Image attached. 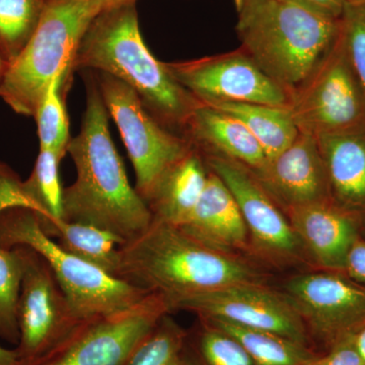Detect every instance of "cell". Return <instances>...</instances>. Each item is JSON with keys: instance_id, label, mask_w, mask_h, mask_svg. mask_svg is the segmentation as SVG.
<instances>
[{"instance_id": "obj_1", "label": "cell", "mask_w": 365, "mask_h": 365, "mask_svg": "<svg viewBox=\"0 0 365 365\" xmlns=\"http://www.w3.org/2000/svg\"><path fill=\"white\" fill-rule=\"evenodd\" d=\"M83 71L85 114L81 131L71 138L67 150L76 165V179L63 189L62 218L102 228L125 244L148 230L153 215L135 187L131 186L113 143L109 113L96 72Z\"/></svg>"}, {"instance_id": "obj_2", "label": "cell", "mask_w": 365, "mask_h": 365, "mask_svg": "<svg viewBox=\"0 0 365 365\" xmlns=\"http://www.w3.org/2000/svg\"><path fill=\"white\" fill-rule=\"evenodd\" d=\"M119 252L118 279L160 295L170 312L199 295L264 280L258 269L237 255L209 248L181 227L158 220Z\"/></svg>"}, {"instance_id": "obj_3", "label": "cell", "mask_w": 365, "mask_h": 365, "mask_svg": "<svg viewBox=\"0 0 365 365\" xmlns=\"http://www.w3.org/2000/svg\"><path fill=\"white\" fill-rule=\"evenodd\" d=\"M74 71L104 72L123 81L160 124L181 135L201 104L148 50L135 1L106 9L93 19L79 44Z\"/></svg>"}, {"instance_id": "obj_4", "label": "cell", "mask_w": 365, "mask_h": 365, "mask_svg": "<svg viewBox=\"0 0 365 365\" xmlns=\"http://www.w3.org/2000/svg\"><path fill=\"white\" fill-rule=\"evenodd\" d=\"M237 32L242 51L294 93L332 47L340 19L294 0H242Z\"/></svg>"}, {"instance_id": "obj_5", "label": "cell", "mask_w": 365, "mask_h": 365, "mask_svg": "<svg viewBox=\"0 0 365 365\" xmlns=\"http://www.w3.org/2000/svg\"><path fill=\"white\" fill-rule=\"evenodd\" d=\"M100 14L91 0H48L32 37L6 66L0 98L16 114L34 117L53 79L72 81L79 44Z\"/></svg>"}, {"instance_id": "obj_6", "label": "cell", "mask_w": 365, "mask_h": 365, "mask_svg": "<svg viewBox=\"0 0 365 365\" xmlns=\"http://www.w3.org/2000/svg\"><path fill=\"white\" fill-rule=\"evenodd\" d=\"M0 246H28L44 257L81 319L123 311L150 294L60 248L29 208L9 209L0 216Z\"/></svg>"}, {"instance_id": "obj_7", "label": "cell", "mask_w": 365, "mask_h": 365, "mask_svg": "<svg viewBox=\"0 0 365 365\" xmlns=\"http://www.w3.org/2000/svg\"><path fill=\"white\" fill-rule=\"evenodd\" d=\"M289 111L299 132L314 137L365 132V95L340 30L313 73L292 93Z\"/></svg>"}, {"instance_id": "obj_8", "label": "cell", "mask_w": 365, "mask_h": 365, "mask_svg": "<svg viewBox=\"0 0 365 365\" xmlns=\"http://www.w3.org/2000/svg\"><path fill=\"white\" fill-rule=\"evenodd\" d=\"M96 76L133 165L137 193L145 202L160 178L188 155L193 145L186 137L160 124L130 86L104 72H96Z\"/></svg>"}, {"instance_id": "obj_9", "label": "cell", "mask_w": 365, "mask_h": 365, "mask_svg": "<svg viewBox=\"0 0 365 365\" xmlns=\"http://www.w3.org/2000/svg\"><path fill=\"white\" fill-rule=\"evenodd\" d=\"M170 313L162 297L150 294L123 311L83 319L54 349L24 365H125L137 344Z\"/></svg>"}, {"instance_id": "obj_10", "label": "cell", "mask_w": 365, "mask_h": 365, "mask_svg": "<svg viewBox=\"0 0 365 365\" xmlns=\"http://www.w3.org/2000/svg\"><path fill=\"white\" fill-rule=\"evenodd\" d=\"M20 247L24 271L18 302L20 340L14 351L21 365L42 359L83 321L51 267L37 251Z\"/></svg>"}, {"instance_id": "obj_11", "label": "cell", "mask_w": 365, "mask_h": 365, "mask_svg": "<svg viewBox=\"0 0 365 365\" xmlns=\"http://www.w3.org/2000/svg\"><path fill=\"white\" fill-rule=\"evenodd\" d=\"M284 294L312 339L327 351L365 325V287L333 271L300 274L287 281Z\"/></svg>"}, {"instance_id": "obj_12", "label": "cell", "mask_w": 365, "mask_h": 365, "mask_svg": "<svg viewBox=\"0 0 365 365\" xmlns=\"http://www.w3.org/2000/svg\"><path fill=\"white\" fill-rule=\"evenodd\" d=\"M165 66L178 83L204 105L239 102L289 109L292 103V93L242 49Z\"/></svg>"}, {"instance_id": "obj_13", "label": "cell", "mask_w": 365, "mask_h": 365, "mask_svg": "<svg viewBox=\"0 0 365 365\" xmlns=\"http://www.w3.org/2000/svg\"><path fill=\"white\" fill-rule=\"evenodd\" d=\"M176 311L199 319H218L234 325L276 334L309 347L311 337L292 302L263 283L232 285L181 302Z\"/></svg>"}, {"instance_id": "obj_14", "label": "cell", "mask_w": 365, "mask_h": 365, "mask_svg": "<svg viewBox=\"0 0 365 365\" xmlns=\"http://www.w3.org/2000/svg\"><path fill=\"white\" fill-rule=\"evenodd\" d=\"M207 169L232 192L249 235L259 252L275 262H294L302 249L294 228L253 172L217 155H200Z\"/></svg>"}, {"instance_id": "obj_15", "label": "cell", "mask_w": 365, "mask_h": 365, "mask_svg": "<svg viewBox=\"0 0 365 365\" xmlns=\"http://www.w3.org/2000/svg\"><path fill=\"white\" fill-rule=\"evenodd\" d=\"M253 174L287 211L333 200L318 141L309 134L299 132L294 143Z\"/></svg>"}, {"instance_id": "obj_16", "label": "cell", "mask_w": 365, "mask_h": 365, "mask_svg": "<svg viewBox=\"0 0 365 365\" xmlns=\"http://www.w3.org/2000/svg\"><path fill=\"white\" fill-rule=\"evenodd\" d=\"M295 235L312 259L325 271L344 273L346 258L364 217L333 200L287 211Z\"/></svg>"}, {"instance_id": "obj_17", "label": "cell", "mask_w": 365, "mask_h": 365, "mask_svg": "<svg viewBox=\"0 0 365 365\" xmlns=\"http://www.w3.org/2000/svg\"><path fill=\"white\" fill-rule=\"evenodd\" d=\"M182 136L200 155H217L249 168L260 170L267 157L253 134L241 121L201 103L190 116Z\"/></svg>"}, {"instance_id": "obj_18", "label": "cell", "mask_w": 365, "mask_h": 365, "mask_svg": "<svg viewBox=\"0 0 365 365\" xmlns=\"http://www.w3.org/2000/svg\"><path fill=\"white\" fill-rule=\"evenodd\" d=\"M179 227L222 253L237 255L235 251L246 249L249 244L248 228L232 192L210 170L200 200L187 222Z\"/></svg>"}, {"instance_id": "obj_19", "label": "cell", "mask_w": 365, "mask_h": 365, "mask_svg": "<svg viewBox=\"0 0 365 365\" xmlns=\"http://www.w3.org/2000/svg\"><path fill=\"white\" fill-rule=\"evenodd\" d=\"M316 138L334 202L365 218V132Z\"/></svg>"}, {"instance_id": "obj_20", "label": "cell", "mask_w": 365, "mask_h": 365, "mask_svg": "<svg viewBox=\"0 0 365 365\" xmlns=\"http://www.w3.org/2000/svg\"><path fill=\"white\" fill-rule=\"evenodd\" d=\"M208 176L202 157L193 148L160 178L145 199L153 220L185 225L202 196Z\"/></svg>"}, {"instance_id": "obj_21", "label": "cell", "mask_w": 365, "mask_h": 365, "mask_svg": "<svg viewBox=\"0 0 365 365\" xmlns=\"http://www.w3.org/2000/svg\"><path fill=\"white\" fill-rule=\"evenodd\" d=\"M36 217L43 232L54 240L60 248L116 277L119 249L124 245L116 235L93 225L67 222L51 215Z\"/></svg>"}, {"instance_id": "obj_22", "label": "cell", "mask_w": 365, "mask_h": 365, "mask_svg": "<svg viewBox=\"0 0 365 365\" xmlns=\"http://www.w3.org/2000/svg\"><path fill=\"white\" fill-rule=\"evenodd\" d=\"M208 106L222 110L241 121L260 144L267 160L282 153L299 134L287 108L239 102Z\"/></svg>"}, {"instance_id": "obj_23", "label": "cell", "mask_w": 365, "mask_h": 365, "mask_svg": "<svg viewBox=\"0 0 365 365\" xmlns=\"http://www.w3.org/2000/svg\"><path fill=\"white\" fill-rule=\"evenodd\" d=\"M239 341L257 365H307L318 353L311 348L265 331L253 330L218 319H201Z\"/></svg>"}, {"instance_id": "obj_24", "label": "cell", "mask_w": 365, "mask_h": 365, "mask_svg": "<svg viewBox=\"0 0 365 365\" xmlns=\"http://www.w3.org/2000/svg\"><path fill=\"white\" fill-rule=\"evenodd\" d=\"M184 365H257L250 353L235 337L200 319L187 332L182 350Z\"/></svg>"}, {"instance_id": "obj_25", "label": "cell", "mask_w": 365, "mask_h": 365, "mask_svg": "<svg viewBox=\"0 0 365 365\" xmlns=\"http://www.w3.org/2000/svg\"><path fill=\"white\" fill-rule=\"evenodd\" d=\"M71 81L63 74L53 79L35 113L40 150H51L61 160L67 155L71 141L67 115L66 91Z\"/></svg>"}, {"instance_id": "obj_26", "label": "cell", "mask_w": 365, "mask_h": 365, "mask_svg": "<svg viewBox=\"0 0 365 365\" xmlns=\"http://www.w3.org/2000/svg\"><path fill=\"white\" fill-rule=\"evenodd\" d=\"M48 0H0V55L7 66L32 37Z\"/></svg>"}, {"instance_id": "obj_27", "label": "cell", "mask_w": 365, "mask_h": 365, "mask_svg": "<svg viewBox=\"0 0 365 365\" xmlns=\"http://www.w3.org/2000/svg\"><path fill=\"white\" fill-rule=\"evenodd\" d=\"M187 331L165 314L137 344L125 365H184Z\"/></svg>"}, {"instance_id": "obj_28", "label": "cell", "mask_w": 365, "mask_h": 365, "mask_svg": "<svg viewBox=\"0 0 365 365\" xmlns=\"http://www.w3.org/2000/svg\"><path fill=\"white\" fill-rule=\"evenodd\" d=\"M24 263L20 247L0 246V338L18 345V302Z\"/></svg>"}, {"instance_id": "obj_29", "label": "cell", "mask_w": 365, "mask_h": 365, "mask_svg": "<svg viewBox=\"0 0 365 365\" xmlns=\"http://www.w3.org/2000/svg\"><path fill=\"white\" fill-rule=\"evenodd\" d=\"M61 158L51 150H40L30 177L26 180L37 209L36 216L51 215L62 218L63 187L59 176Z\"/></svg>"}, {"instance_id": "obj_30", "label": "cell", "mask_w": 365, "mask_h": 365, "mask_svg": "<svg viewBox=\"0 0 365 365\" xmlns=\"http://www.w3.org/2000/svg\"><path fill=\"white\" fill-rule=\"evenodd\" d=\"M340 31L353 71L365 95V4H344Z\"/></svg>"}, {"instance_id": "obj_31", "label": "cell", "mask_w": 365, "mask_h": 365, "mask_svg": "<svg viewBox=\"0 0 365 365\" xmlns=\"http://www.w3.org/2000/svg\"><path fill=\"white\" fill-rule=\"evenodd\" d=\"M25 207L36 211L35 201L18 173L7 163L0 162V216L9 209Z\"/></svg>"}, {"instance_id": "obj_32", "label": "cell", "mask_w": 365, "mask_h": 365, "mask_svg": "<svg viewBox=\"0 0 365 365\" xmlns=\"http://www.w3.org/2000/svg\"><path fill=\"white\" fill-rule=\"evenodd\" d=\"M307 365H365L353 343V337L334 346L324 354H317Z\"/></svg>"}, {"instance_id": "obj_33", "label": "cell", "mask_w": 365, "mask_h": 365, "mask_svg": "<svg viewBox=\"0 0 365 365\" xmlns=\"http://www.w3.org/2000/svg\"><path fill=\"white\" fill-rule=\"evenodd\" d=\"M344 274L350 279L365 287V239L361 234L355 239L348 252Z\"/></svg>"}, {"instance_id": "obj_34", "label": "cell", "mask_w": 365, "mask_h": 365, "mask_svg": "<svg viewBox=\"0 0 365 365\" xmlns=\"http://www.w3.org/2000/svg\"><path fill=\"white\" fill-rule=\"evenodd\" d=\"M294 1L336 19L341 18L344 9V4L341 0H294Z\"/></svg>"}, {"instance_id": "obj_35", "label": "cell", "mask_w": 365, "mask_h": 365, "mask_svg": "<svg viewBox=\"0 0 365 365\" xmlns=\"http://www.w3.org/2000/svg\"><path fill=\"white\" fill-rule=\"evenodd\" d=\"M98 11H106V9H112V7L122 6V4L133 2L135 0H91Z\"/></svg>"}, {"instance_id": "obj_36", "label": "cell", "mask_w": 365, "mask_h": 365, "mask_svg": "<svg viewBox=\"0 0 365 365\" xmlns=\"http://www.w3.org/2000/svg\"><path fill=\"white\" fill-rule=\"evenodd\" d=\"M0 365H20L16 353L0 346Z\"/></svg>"}, {"instance_id": "obj_37", "label": "cell", "mask_w": 365, "mask_h": 365, "mask_svg": "<svg viewBox=\"0 0 365 365\" xmlns=\"http://www.w3.org/2000/svg\"><path fill=\"white\" fill-rule=\"evenodd\" d=\"M353 343H354L357 352L359 353L360 357L365 364V325L353 336Z\"/></svg>"}, {"instance_id": "obj_38", "label": "cell", "mask_w": 365, "mask_h": 365, "mask_svg": "<svg viewBox=\"0 0 365 365\" xmlns=\"http://www.w3.org/2000/svg\"><path fill=\"white\" fill-rule=\"evenodd\" d=\"M7 63L6 60L2 58L1 55H0V88H1L2 81H4V72H6Z\"/></svg>"}, {"instance_id": "obj_39", "label": "cell", "mask_w": 365, "mask_h": 365, "mask_svg": "<svg viewBox=\"0 0 365 365\" xmlns=\"http://www.w3.org/2000/svg\"><path fill=\"white\" fill-rule=\"evenodd\" d=\"M365 4V0H345V4Z\"/></svg>"}, {"instance_id": "obj_40", "label": "cell", "mask_w": 365, "mask_h": 365, "mask_svg": "<svg viewBox=\"0 0 365 365\" xmlns=\"http://www.w3.org/2000/svg\"><path fill=\"white\" fill-rule=\"evenodd\" d=\"M242 0H235V7H237V11H239L240 7L242 6Z\"/></svg>"}, {"instance_id": "obj_41", "label": "cell", "mask_w": 365, "mask_h": 365, "mask_svg": "<svg viewBox=\"0 0 365 365\" xmlns=\"http://www.w3.org/2000/svg\"><path fill=\"white\" fill-rule=\"evenodd\" d=\"M362 227H364V235H362L361 232H360V234H361L362 237L365 239V218L364 220V222H362Z\"/></svg>"}, {"instance_id": "obj_42", "label": "cell", "mask_w": 365, "mask_h": 365, "mask_svg": "<svg viewBox=\"0 0 365 365\" xmlns=\"http://www.w3.org/2000/svg\"><path fill=\"white\" fill-rule=\"evenodd\" d=\"M341 1H342V2H343V4H345V0H341Z\"/></svg>"}]
</instances>
